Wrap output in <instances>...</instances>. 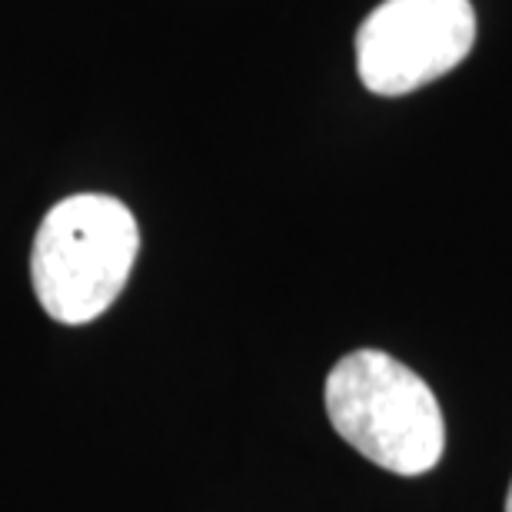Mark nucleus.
Listing matches in <instances>:
<instances>
[{
	"mask_svg": "<svg viewBox=\"0 0 512 512\" xmlns=\"http://www.w3.org/2000/svg\"><path fill=\"white\" fill-rule=\"evenodd\" d=\"M326 416L343 443L396 476H423L446 449V419L419 373L383 350H353L326 376Z\"/></svg>",
	"mask_w": 512,
	"mask_h": 512,
	"instance_id": "f03ea898",
	"label": "nucleus"
},
{
	"mask_svg": "<svg viewBox=\"0 0 512 512\" xmlns=\"http://www.w3.org/2000/svg\"><path fill=\"white\" fill-rule=\"evenodd\" d=\"M137 253L140 227L124 200L74 193L40 220L30 250V283L50 320L84 326L117 303Z\"/></svg>",
	"mask_w": 512,
	"mask_h": 512,
	"instance_id": "f257e3e1",
	"label": "nucleus"
},
{
	"mask_svg": "<svg viewBox=\"0 0 512 512\" xmlns=\"http://www.w3.org/2000/svg\"><path fill=\"white\" fill-rule=\"evenodd\" d=\"M506 512H512V483H509V493H506Z\"/></svg>",
	"mask_w": 512,
	"mask_h": 512,
	"instance_id": "20e7f679",
	"label": "nucleus"
},
{
	"mask_svg": "<svg viewBox=\"0 0 512 512\" xmlns=\"http://www.w3.org/2000/svg\"><path fill=\"white\" fill-rule=\"evenodd\" d=\"M476 40L469 0H383L356 34V70L376 97H403L466 60Z\"/></svg>",
	"mask_w": 512,
	"mask_h": 512,
	"instance_id": "7ed1b4c3",
	"label": "nucleus"
}]
</instances>
